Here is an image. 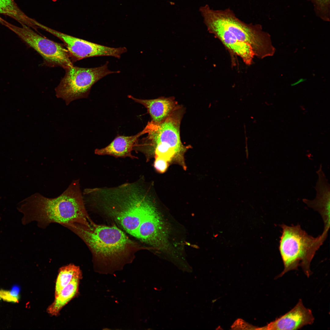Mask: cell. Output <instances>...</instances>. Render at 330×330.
<instances>
[{
    "instance_id": "6da1fadb",
    "label": "cell",
    "mask_w": 330,
    "mask_h": 330,
    "mask_svg": "<svg viewBox=\"0 0 330 330\" xmlns=\"http://www.w3.org/2000/svg\"><path fill=\"white\" fill-rule=\"evenodd\" d=\"M85 204L136 237L145 216L155 208L142 178L117 186L85 189Z\"/></svg>"
},
{
    "instance_id": "7a4b0ae2",
    "label": "cell",
    "mask_w": 330,
    "mask_h": 330,
    "mask_svg": "<svg viewBox=\"0 0 330 330\" xmlns=\"http://www.w3.org/2000/svg\"><path fill=\"white\" fill-rule=\"evenodd\" d=\"M78 236L90 250L96 267L116 269L131 262L143 248L113 223L97 224L91 220L88 225L75 223L65 226Z\"/></svg>"
},
{
    "instance_id": "3957f363",
    "label": "cell",
    "mask_w": 330,
    "mask_h": 330,
    "mask_svg": "<svg viewBox=\"0 0 330 330\" xmlns=\"http://www.w3.org/2000/svg\"><path fill=\"white\" fill-rule=\"evenodd\" d=\"M19 211L23 215V225L35 222L42 229L53 223L64 226L75 223L88 225L91 220L86 210L78 180L73 181L56 198H48L36 194Z\"/></svg>"
},
{
    "instance_id": "277c9868",
    "label": "cell",
    "mask_w": 330,
    "mask_h": 330,
    "mask_svg": "<svg viewBox=\"0 0 330 330\" xmlns=\"http://www.w3.org/2000/svg\"><path fill=\"white\" fill-rule=\"evenodd\" d=\"M199 11L209 32L219 39L229 38L247 43L259 59L274 54L275 49L270 36L262 31L260 25L242 21L229 8L214 10L206 5L200 7Z\"/></svg>"
},
{
    "instance_id": "5b68a950",
    "label": "cell",
    "mask_w": 330,
    "mask_h": 330,
    "mask_svg": "<svg viewBox=\"0 0 330 330\" xmlns=\"http://www.w3.org/2000/svg\"><path fill=\"white\" fill-rule=\"evenodd\" d=\"M184 111L181 105L162 122H148L144 129L145 136L138 139L133 150L143 153L147 160L161 157L169 164H178L185 169L184 154L190 146L184 145L181 138L180 125Z\"/></svg>"
},
{
    "instance_id": "8992f818",
    "label": "cell",
    "mask_w": 330,
    "mask_h": 330,
    "mask_svg": "<svg viewBox=\"0 0 330 330\" xmlns=\"http://www.w3.org/2000/svg\"><path fill=\"white\" fill-rule=\"evenodd\" d=\"M282 230L280 237L279 250L284 265V269L277 277H282L290 270L302 267L309 277L311 274L310 265L316 252L325 240L328 230L314 237L302 229L299 225H280Z\"/></svg>"
},
{
    "instance_id": "52a82bcc",
    "label": "cell",
    "mask_w": 330,
    "mask_h": 330,
    "mask_svg": "<svg viewBox=\"0 0 330 330\" xmlns=\"http://www.w3.org/2000/svg\"><path fill=\"white\" fill-rule=\"evenodd\" d=\"M108 62L94 68H84L73 65L65 69V74L55 89L56 95L62 99L67 105L75 100L87 97L92 86L106 75L118 71L108 68Z\"/></svg>"
},
{
    "instance_id": "ba28073f",
    "label": "cell",
    "mask_w": 330,
    "mask_h": 330,
    "mask_svg": "<svg viewBox=\"0 0 330 330\" xmlns=\"http://www.w3.org/2000/svg\"><path fill=\"white\" fill-rule=\"evenodd\" d=\"M21 25L19 27L8 22L5 26L39 54L45 65L51 67H60L64 69L73 65L64 45L41 36L26 25Z\"/></svg>"
},
{
    "instance_id": "9c48e42d",
    "label": "cell",
    "mask_w": 330,
    "mask_h": 330,
    "mask_svg": "<svg viewBox=\"0 0 330 330\" xmlns=\"http://www.w3.org/2000/svg\"><path fill=\"white\" fill-rule=\"evenodd\" d=\"M39 27L63 42L73 63L94 57L110 56L119 59L121 54L127 51L124 47L116 48L100 45L61 32L41 24Z\"/></svg>"
},
{
    "instance_id": "30bf717a",
    "label": "cell",
    "mask_w": 330,
    "mask_h": 330,
    "mask_svg": "<svg viewBox=\"0 0 330 330\" xmlns=\"http://www.w3.org/2000/svg\"><path fill=\"white\" fill-rule=\"evenodd\" d=\"M156 209L147 215L137 230L136 237L149 245L167 248V230Z\"/></svg>"
},
{
    "instance_id": "8fae6325",
    "label": "cell",
    "mask_w": 330,
    "mask_h": 330,
    "mask_svg": "<svg viewBox=\"0 0 330 330\" xmlns=\"http://www.w3.org/2000/svg\"><path fill=\"white\" fill-rule=\"evenodd\" d=\"M314 320L311 310L306 308L300 299L295 306L289 312L266 325L258 328L256 329L297 330L312 324Z\"/></svg>"
},
{
    "instance_id": "7c38bea8",
    "label": "cell",
    "mask_w": 330,
    "mask_h": 330,
    "mask_svg": "<svg viewBox=\"0 0 330 330\" xmlns=\"http://www.w3.org/2000/svg\"><path fill=\"white\" fill-rule=\"evenodd\" d=\"M128 97L144 105L151 117V121L154 123L162 122L181 106L172 97L152 99H138L131 95Z\"/></svg>"
},
{
    "instance_id": "4fadbf2b",
    "label": "cell",
    "mask_w": 330,
    "mask_h": 330,
    "mask_svg": "<svg viewBox=\"0 0 330 330\" xmlns=\"http://www.w3.org/2000/svg\"><path fill=\"white\" fill-rule=\"evenodd\" d=\"M145 133L144 129L135 135L117 136L107 146L96 149L95 153L99 155H108L116 158L128 157L132 159H137V156L132 155L131 152L138 139Z\"/></svg>"
},
{
    "instance_id": "5bb4252c",
    "label": "cell",
    "mask_w": 330,
    "mask_h": 330,
    "mask_svg": "<svg viewBox=\"0 0 330 330\" xmlns=\"http://www.w3.org/2000/svg\"><path fill=\"white\" fill-rule=\"evenodd\" d=\"M318 179L316 186L317 194L312 200H304L308 205L317 210L323 218L329 216L330 186L321 166L317 171Z\"/></svg>"
},
{
    "instance_id": "9a60e30c",
    "label": "cell",
    "mask_w": 330,
    "mask_h": 330,
    "mask_svg": "<svg viewBox=\"0 0 330 330\" xmlns=\"http://www.w3.org/2000/svg\"><path fill=\"white\" fill-rule=\"evenodd\" d=\"M82 274L75 277L72 281L61 290L52 303L47 309L48 313L52 316L58 314L62 308L78 293Z\"/></svg>"
},
{
    "instance_id": "2e32d148",
    "label": "cell",
    "mask_w": 330,
    "mask_h": 330,
    "mask_svg": "<svg viewBox=\"0 0 330 330\" xmlns=\"http://www.w3.org/2000/svg\"><path fill=\"white\" fill-rule=\"evenodd\" d=\"M2 15L13 19L21 25H25L30 28L34 26L35 20L27 15L14 0H0V24L5 26L7 21L2 17Z\"/></svg>"
},
{
    "instance_id": "e0dca14e",
    "label": "cell",
    "mask_w": 330,
    "mask_h": 330,
    "mask_svg": "<svg viewBox=\"0 0 330 330\" xmlns=\"http://www.w3.org/2000/svg\"><path fill=\"white\" fill-rule=\"evenodd\" d=\"M81 274L79 267L70 264L61 267L59 270L56 281L55 296H57L61 290L68 284L75 276Z\"/></svg>"
},
{
    "instance_id": "ac0fdd59",
    "label": "cell",
    "mask_w": 330,
    "mask_h": 330,
    "mask_svg": "<svg viewBox=\"0 0 330 330\" xmlns=\"http://www.w3.org/2000/svg\"><path fill=\"white\" fill-rule=\"evenodd\" d=\"M20 288L17 284L13 286L10 290L0 289V300L4 301L17 303L20 299Z\"/></svg>"
},
{
    "instance_id": "d6986e66",
    "label": "cell",
    "mask_w": 330,
    "mask_h": 330,
    "mask_svg": "<svg viewBox=\"0 0 330 330\" xmlns=\"http://www.w3.org/2000/svg\"><path fill=\"white\" fill-rule=\"evenodd\" d=\"M169 163L165 159L160 157L155 158L154 167L156 171L160 173L165 172L169 165Z\"/></svg>"
},
{
    "instance_id": "ffe728a7",
    "label": "cell",
    "mask_w": 330,
    "mask_h": 330,
    "mask_svg": "<svg viewBox=\"0 0 330 330\" xmlns=\"http://www.w3.org/2000/svg\"><path fill=\"white\" fill-rule=\"evenodd\" d=\"M233 329H255L257 328H255L251 325H250L248 323L245 322L243 320L241 319H238L233 324L232 326Z\"/></svg>"
},
{
    "instance_id": "44dd1931",
    "label": "cell",
    "mask_w": 330,
    "mask_h": 330,
    "mask_svg": "<svg viewBox=\"0 0 330 330\" xmlns=\"http://www.w3.org/2000/svg\"></svg>"
}]
</instances>
